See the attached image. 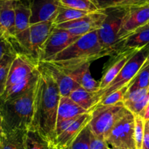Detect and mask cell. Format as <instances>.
<instances>
[{"instance_id":"1","label":"cell","mask_w":149,"mask_h":149,"mask_svg":"<svg viewBox=\"0 0 149 149\" xmlns=\"http://www.w3.org/2000/svg\"><path fill=\"white\" fill-rule=\"evenodd\" d=\"M39 70L30 130L36 131L47 141L55 144L61 93L58 84L47 70L41 65H39Z\"/></svg>"},{"instance_id":"2","label":"cell","mask_w":149,"mask_h":149,"mask_svg":"<svg viewBox=\"0 0 149 149\" xmlns=\"http://www.w3.org/2000/svg\"><path fill=\"white\" fill-rule=\"evenodd\" d=\"M105 56L111 55L103 48L97 31H95L79 38L50 62L67 71H74L85 63Z\"/></svg>"},{"instance_id":"3","label":"cell","mask_w":149,"mask_h":149,"mask_svg":"<svg viewBox=\"0 0 149 149\" xmlns=\"http://www.w3.org/2000/svg\"><path fill=\"white\" fill-rule=\"evenodd\" d=\"M35 92L36 85L14 98L0 102L4 132L30 130L33 119Z\"/></svg>"},{"instance_id":"4","label":"cell","mask_w":149,"mask_h":149,"mask_svg":"<svg viewBox=\"0 0 149 149\" xmlns=\"http://www.w3.org/2000/svg\"><path fill=\"white\" fill-rule=\"evenodd\" d=\"M53 28V21L31 24L26 30L16 34L10 41L17 53L24 54L39 64L42 48Z\"/></svg>"},{"instance_id":"5","label":"cell","mask_w":149,"mask_h":149,"mask_svg":"<svg viewBox=\"0 0 149 149\" xmlns=\"http://www.w3.org/2000/svg\"><path fill=\"white\" fill-rule=\"evenodd\" d=\"M128 111L123 102L110 106L97 105L92 111V119L88 125L90 130L95 135L106 141L115 124Z\"/></svg>"},{"instance_id":"6","label":"cell","mask_w":149,"mask_h":149,"mask_svg":"<svg viewBox=\"0 0 149 149\" xmlns=\"http://www.w3.org/2000/svg\"><path fill=\"white\" fill-rule=\"evenodd\" d=\"M104 10L106 17L101 27L97 30V33L103 48L112 56L116 53V46L119 42V33L127 8L112 7Z\"/></svg>"},{"instance_id":"7","label":"cell","mask_w":149,"mask_h":149,"mask_svg":"<svg viewBox=\"0 0 149 149\" xmlns=\"http://www.w3.org/2000/svg\"><path fill=\"white\" fill-rule=\"evenodd\" d=\"M111 149H137L135 139V115L128 111L112 127L106 138Z\"/></svg>"},{"instance_id":"8","label":"cell","mask_w":149,"mask_h":149,"mask_svg":"<svg viewBox=\"0 0 149 149\" xmlns=\"http://www.w3.org/2000/svg\"><path fill=\"white\" fill-rule=\"evenodd\" d=\"M81 36L54 26L49 37L44 44L39 56L40 62H50L55 56L75 42Z\"/></svg>"},{"instance_id":"9","label":"cell","mask_w":149,"mask_h":149,"mask_svg":"<svg viewBox=\"0 0 149 149\" xmlns=\"http://www.w3.org/2000/svg\"><path fill=\"white\" fill-rule=\"evenodd\" d=\"M106 17L105 10H99L72 21L54 26L55 28L68 31L72 34L81 36L100 29Z\"/></svg>"},{"instance_id":"10","label":"cell","mask_w":149,"mask_h":149,"mask_svg":"<svg viewBox=\"0 0 149 149\" xmlns=\"http://www.w3.org/2000/svg\"><path fill=\"white\" fill-rule=\"evenodd\" d=\"M39 65L47 70L58 84L61 97H68L76 89L80 87L78 70L67 71L51 62H40Z\"/></svg>"},{"instance_id":"11","label":"cell","mask_w":149,"mask_h":149,"mask_svg":"<svg viewBox=\"0 0 149 149\" xmlns=\"http://www.w3.org/2000/svg\"><path fill=\"white\" fill-rule=\"evenodd\" d=\"M39 65L27 55L17 52L10 66L6 90L31 77L39 69Z\"/></svg>"},{"instance_id":"12","label":"cell","mask_w":149,"mask_h":149,"mask_svg":"<svg viewBox=\"0 0 149 149\" xmlns=\"http://www.w3.org/2000/svg\"><path fill=\"white\" fill-rule=\"evenodd\" d=\"M142 48V47H141ZM141 48H135L123 51L111 56L110 60L103 67V76L100 81V90L106 88L120 73L127 63ZM99 90V91H100Z\"/></svg>"},{"instance_id":"13","label":"cell","mask_w":149,"mask_h":149,"mask_svg":"<svg viewBox=\"0 0 149 149\" xmlns=\"http://www.w3.org/2000/svg\"><path fill=\"white\" fill-rule=\"evenodd\" d=\"M148 22L149 3L127 8L119 33V42Z\"/></svg>"},{"instance_id":"14","label":"cell","mask_w":149,"mask_h":149,"mask_svg":"<svg viewBox=\"0 0 149 149\" xmlns=\"http://www.w3.org/2000/svg\"><path fill=\"white\" fill-rule=\"evenodd\" d=\"M61 6L59 0H34L31 7V24L54 21Z\"/></svg>"},{"instance_id":"15","label":"cell","mask_w":149,"mask_h":149,"mask_svg":"<svg viewBox=\"0 0 149 149\" xmlns=\"http://www.w3.org/2000/svg\"><path fill=\"white\" fill-rule=\"evenodd\" d=\"M92 119V111L79 116L68 128L55 140V145L59 149H68L79 134L86 126L88 125Z\"/></svg>"},{"instance_id":"16","label":"cell","mask_w":149,"mask_h":149,"mask_svg":"<svg viewBox=\"0 0 149 149\" xmlns=\"http://www.w3.org/2000/svg\"><path fill=\"white\" fill-rule=\"evenodd\" d=\"M16 0H0V33L5 39L15 35V4Z\"/></svg>"},{"instance_id":"17","label":"cell","mask_w":149,"mask_h":149,"mask_svg":"<svg viewBox=\"0 0 149 149\" xmlns=\"http://www.w3.org/2000/svg\"><path fill=\"white\" fill-rule=\"evenodd\" d=\"M148 44L149 22L121 39L116 46V53L135 48H141Z\"/></svg>"},{"instance_id":"18","label":"cell","mask_w":149,"mask_h":149,"mask_svg":"<svg viewBox=\"0 0 149 149\" xmlns=\"http://www.w3.org/2000/svg\"><path fill=\"white\" fill-rule=\"evenodd\" d=\"M87 113L90 112L82 109L69 97H61L58 110L57 123L66 119L78 117Z\"/></svg>"},{"instance_id":"19","label":"cell","mask_w":149,"mask_h":149,"mask_svg":"<svg viewBox=\"0 0 149 149\" xmlns=\"http://www.w3.org/2000/svg\"><path fill=\"white\" fill-rule=\"evenodd\" d=\"M27 131L14 130L4 132L0 138V149H26Z\"/></svg>"},{"instance_id":"20","label":"cell","mask_w":149,"mask_h":149,"mask_svg":"<svg viewBox=\"0 0 149 149\" xmlns=\"http://www.w3.org/2000/svg\"><path fill=\"white\" fill-rule=\"evenodd\" d=\"M15 35L26 30L31 25V9L20 1H15Z\"/></svg>"},{"instance_id":"21","label":"cell","mask_w":149,"mask_h":149,"mask_svg":"<svg viewBox=\"0 0 149 149\" xmlns=\"http://www.w3.org/2000/svg\"><path fill=\"white\" fill-rule=\"evenodd\" d=\"M96 93H90L81 87L76 89L68 97L88 112H91L98 103Z\"/></svg>"},{"instance_id":"22","label":"cell","mask_w":149,"mask_h":149,"mask_svg":"<svg viewBox=\"0 0 149 149\" xmlns=\"http://www.w3.org/2000/svg\"><path fill=\"white\" fill-rule=\"evenodd\" d=\"M91 63H87L78 70V81L80 86L90 93H97L100 90V81H97L92 77L90 67Z\"/></svg>"},{"instance_id":"23","label":"cell","mask_w":149,"mask_h":149,"mask_svg":"<svg viewBox=\"0 0 149 149\" xmlns=\"http://www.w3.org/2000/svg\"><path fill=\"white\" fill-rule=\"evenodd\" d=\"M99 10L112 7H129L143 5L149 3V0H91Z\"/></svg>"},{"instance_id":"24","label":"cell","mask_w":149,"mask_h":149,"mask_svg":"<svg viewBox=\"0 0 149 149\" xmlns=\"http://www.w3.org/2000/svg\"><path fill=\"white\" fill-rule=\"evenodd\" d=\"M26 149H59L53 143L47 141L37 132L29 130L26 132Z\"/></svg>"},{"instance_id":"25","label":"cell","mask_w":149,"mask_h":149,"mask_svg":"<svg viewBox=\"0 0 149 149\" xmlns=\"http://www.w3.org/2000/svg\"><path fill=\"white\" fill-rule=\"evenodd\" d=\"M90 13H92L74 10V9L67 8V7L60 6L58 15H57V16L55 17V20L53 21L54 26L81 18V17L87 15Z\"/></svg>"},{"instance_id":"26","label":"cell","mask_w":149,"mask_h":149,"mask_svg":"<svg viewBox=\"0 0 149 149\" xmlns=\"http://www.w3.org/2000/svg\"><path fill=\"white\" fill-rule=\"evenodd\" d=\"M16 54L15 50L7 54L0 62V98L5 92L9 71Z\"/></svg>"},{"instance_id":"27","label":"cell","mask_w":149,"mask_h":149,"mask_svg":"<svg viewBox=\"0 0 149 149\" xmlns=\"http://www.w3.org/2000/svg\"><path fill=\"white\" fill-rule=\"evenodd\" d=\"M127 92L149 87V58L129 84Z\"/></svg>"},{"instance_id":"28","label":"cell","mask_w":149,"mask_h":149,"mask_svg":"<svg viewBox=\"0 0 149 149\" xmlns=\"http://www.w3.org/2000/svg\"><path fill=\"white\" fill-rule=\"evenodd\" d=\"M61 6L90 13L99 11L91 0H59Z\"/></svg>"},{"instance_id":"29","label":"cell","mask_w":149,"mask_h":149,"mask_svg":"<svg viewBox=\"0 0 149 149\" xmlns=\"http://www.w3.org/2000/svg\"><path fill=\"white\" fill-rule=\"evenodd\" d=\"M90 133L91 130L87 125L79 134L68 149H90Z\"/></svg>"},{"instance_id":"30","label":"cell","mask_w":149,"mask_h":149,"mask_svg":"<svg viewBox=\"0 0 149 149\" xmlns=\"http://www.w3.org/2000/svg\"><path fill=\"white\" fill-rule=\"evenodd\" d=\"M129 85V84H128ZM124 86L122 88L119 89L116 91L111 93L108 96H106L105 98L100 100L97 105H102V106H110V105L116 104L119 102H123V99L125 97V95L127 93L129 86Z\"/></svg>"},{"instance_id":"31","label":"cell","mask_w":149,"mask_h":149,"mask_svg":"<svg viewBox=\"0 0 149 149\" xmlns=\"http://www.w3.org/2000/svg\"><path fill=\"white\" fill-rule=\"evenodd\" d=\"M145 130V120L139 115L135 116V139L137 149L142 148Z\"/></svg>"},{"instance_id":"32","label":"cell","mask_w":149,"mask_h":149,"mask_svg":"<svg viewBox=\"0 0 149 149\" xmlns=\"http://www.w3.org/2000/svg\"><path fill=\"white\" fill-rule=\"evenodd\" d=\"M149 102V90L148 93L145 97L143 99H141V100L138 102H135V103H128V104H124L125 105V108L127 109L129 111H130L131 113L133 115L136 116V115H140L141 113V112L145 109V108L146 107V106L148 105Z\"/></svg>"},{"instance_id":"33","label":"cell","mask_w":149,"mask_h":149,"mask_svg":"<svg viewBox=\"0 0 149 149\" xmlns=\"http://www.w3.org/2000/svg\"><path fill=\"white\" fill-rule=\"evenodd\" d=\"M148 93V88L140 89V90H134V91L127 92L123 99L124 104L132 103L138 102L143 98Z\"/></svg>"},{"instance_id":"34","label":"cell","mask_w":149,"mask_h":149,"mask_svg":"<svg viewBox=\"0 0 149 149\" xmlns=\"http://www.w3.org/2000/svg\"><path fill=\"white\" fill-rule=\"evenodd\" d=\"M15 50V49L13 44L9 39H5L3 36L0 39V62L7 54Z\"/></svg>"},{"instance_id":"35","label":"cell","mask_w":149,"mask_h":149,"mask_svg":"<svg viewBox=\"0 0 149 149\" xmlns=\"http://www.w3.org/2000/svg\"><path fill=\"white\" fill-rule=\"evenodd\" d=\"M107 143L104 139L95 135L93 132L90 133V149H106L108 148Z\"/></svg>"},{"instance_id":"36","label":"cell","mask_w":149,"mask_h":149,"mask_svg":"<svg viewBox=\"0 0 149 149\" xmlns=\"http://www.w3.org/2000/svg\"><path fill=\"white\" fill-rule=\"evenodd\" d=\"M141 149H149V130L145 126L144 130V136L143 140L142 148Z\"/></svg>"},{"instance_id":"37","label":"cell","mask_w":149,"mask_h":149,"mask_svg":"<svg viewBox=\"0 0 149 149\" xmlns=\"http://www.w3.org/2000/svg\"><path fill=\"white\" fill-rule=\"evenodd\" d=\"M139 116H141L145 121L148 120L149 119V102L148 105L146 106V107L145 109L141 112V113L139 115Z\"/></svg>"},{"instance_id":"38","label":"cell","mask_w":149,"mask_h":149,"mask_svg":"<svg viewBox=\"0 0 149 149\" xmlns=\"http://www.w3.org/2000/svg\"><path fill=\"white\" fill-rule=\"evenodd\" d=\"M4 133V125H3V116L2 113H1V109H0V138H1Z\"/></svg>"},{"instance_id":"39","label":"cell","mask_w":149,"mask_h":149,"mask_svg":"<svg viewBox=\"0 0 149 149\" xmlns=\"http://www.w3.org/2000/svg\"><path fill=\"white\" fill-rule=\"evenodd\" d=\"M17 1H20V2H22L23 4H26V5L31 7V6H32V4H33V2L34 1V0H17Z\"/></svg>"},{"instance_id":"40","label":"cell","mask_w":149,"mask_h":149,"mask_svg":"<svg viewBox=\"0 0 149 149\" xmlns=\"http://www.w3.org/2000/svg\"><path fill=\"white\" fill-rule=\"evenodd\" d=\"M145 126L149 130V119L147 121H145Z\"/></svg>"},{"instance_id":"41","label":"cell","mask_w":149,"mask_h":149,"mask_svg":"<svg viewBox=\"0 0 149 149\" xmlns=\"http://www.w3.org/2000/svg\"><path fill=\"white\" fill-rule=\"evenodd\" d=\"M2 37V36H1V33H0V39H1V38Z\"/></svg>"},{"instance_id":"42","label":"cell","mask_w":149,"mask_h":149,"mask_svg":"<svg viewBox=\"0 0 149 149\" xmlns=\"http://www.w3.org/2000/svg\"><path fill=\"white\" fill-rule=\"evenodd\" d=\"M106 149H111V148H109V147H108V148H106Z\"/></svg>"},{"instance_id":"43","label":"cell","mask_w":149,"mask_h":149,"mask_svg":"<svg viewBox=\"0 0 149 149\" xmlns=\"http://www.w3.org/2000/svg\"><path fill=\"white\" fill-rule=\"evenodd\" d=\"M148 90H149V87H148Z\"/></svg>"}]
</instances>
